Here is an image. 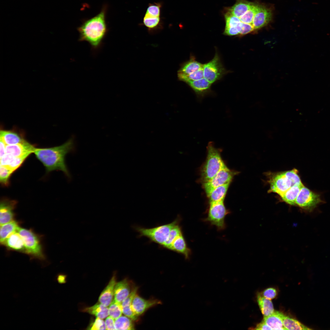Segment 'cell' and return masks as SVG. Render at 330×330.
Masks as SVG:
<instances>
[{
	"mask_svg": "<svg viewBox=\"0 0 330 330\" xmlns=\"http://www.w3.org/2000/svg\"><path fill=\"white\" fill-rule=\"evenodd\" d=\"M106 11L107 6H105L98 14L85 20L77 28L79 41L87 42L94 50L100 48L108 32Z\"/></svg>",
	"mask_w": 330,
	"mask_h": 330,
	"instance_id": "1",
	"label": "cell"
},
{
	"mask_svg": "<svg viewBox=\"0 0 330 330\" xmlns=\"http://www.w3.org/2000/svg\"><path fill=\"white\" fill-rule=\"evenodd\" d=\"M73 139L71 138L62 145L53 147L36 148L33 153L45 167L47 171L60 170L70 176L65 162L66 155L74 149Z\"/></svg>",
	"mask_w": 330,
	"mask_h": 330,
	"instance_id": "2",
	"label": "cell"
},
{
	"mask_svg": "<svg viewBox=\"0 0 330 330\" xmlns=\"http://www.w3.org/2000/svg\"><path fill=\"white\" fill-rule=\"evenodd\" d=\"M207 156L201 171L203 183L211 179L220 170L226 166L223 161L220 151L213 142H210L207 147Z\"/></svg>",
	"mask_w": 330,
	"mask_h": 330,
	"instance_id": "3",
	"label": "cell"
},
{
	"mask_svg": "<svg viewBox=\"0 0 330 330\" xmlns=\"http://www.w3.org/2000/svg\"><path fill=\"white\" fill-rule=\"evenodd\" d=\"M177 220L176 218L169 223L152 228H146L139 226H134V228L139 233V237H146L150 241L157 244L163 248L168 239L171 230Z\"/></svg>",
	"mask_w": 330,
	"mask_h": 330,
	"instance_id": "4",
	"label": "cell"
},
{
	"mask_svg": "<svg viewBox=\"0 0 330 330\" xmlns=\"http://www.w3.org/2000/svg\"><path fill=\"white\" fill-rule=\"evenodd\" d=\"M24 242L26 253L32 257L44 260L42 245L39 237L31 230L19 227L18 231Z\"/></svg>",
	"mask_w": 330,
	"mask_h": 330,
	"instance_id": "5",
	"label": "cell"
},
{
	"mask_svg": "<svg viewBox=\"0 0 330 330\" xmlns=\"http://www.w3.org/2000/svg\"><path fill=\"white\" fill-rule=\"evenodd\" d=\"M229 213L224 205V200L211 203L207 216L204 221L215 226L218 230H222L226 227L225 218Z\"/></svg>",
	"mask_w": 330,
	"mask_h": 330,
	"instance_id": "6",
	"label": "cell"
},
{
	"mask_svg": "<svg viewBox=\"0 0 330 330\" xmlns=\"http://www.w3.org/2000/svg\"><path fill=\"white\" fill-rule=\"evenodd\" d=\"M322 202L320 195L304 185L301 188L296 198L295 204L309 211L313 210Z\"/></svg>",
	"mask_w": 330,
	"mask_h": 330,
	"instance_id": "7",
	"label": "cell"
},
{
	"mask_svg": "<svg viewBox=\"0 0 330 330\" xmlns=\"http://www.w3.org/2000/svg\"><path fill=\"white\" fill-rule=\"evenodd\" d=\"M235 173L226 166L220 170L211 179L203 183V187L208 195L216 188L230 183Z\"/></svg>",
	"mask_w": 330,
	"mask_h": 330,
	"instance_id": "8",
	"label": "cell"
},
{
	"mask_svg": "<svg viewBox=\"0 0 330 330\" xmlns=\"http://www.w3.org/2000/svg\"><path fill=\"white\" fill-rule=\"evenodd\" d=\"M203 68L204 78L212 84L220 79L225 73V70L217 54L211 61L204 64Z\"/></svg>",
	"mask_w": 330,
	"mask_h": 330,
	"instance_id": "9",
	"label": "cell"
},
{
	"mask_svg": "<svg viewBox=\"0 0 330 330\" xmlns=\"http://www.w3.org/2000/svg\"><path fill=\"white\" fill-rule=\"evenodd\" d=\"M270 183L269 192L277 193L280 196L293 186L285 172L278 173L273 176L270 179Z\"/></svg>",
	"mask_w": 330,
	"mask_h": 330,
	"instance_id": "10",
	"label": "cell"
},
{
	"mask_svg": "<svg viewBox=\"0 0 330 330\" xmlns=\"http://www.w3.org/2000/svg\"><path fill=\"white\" fill-rule=\"evenodd\" d=\"M161 303V302L157 299H145L137 293L133 299L131 307L135 315L138 317L149 309Z\"/></svg>",
	"mask_w": 330,
	"mask_h": 330,
	"instance_id": "11",
	"label": "cell"
},
{
	"mask_svg": "<svg viewBox=\"0 0 330 330\" xmlns=\"http://www.w3.org/2000/svg\"><path fill=\"white\" fill-rule=\"evenodd\" d=\"M272 16V11L270 8L258 4L252 23L255 30L266 26L271 20Z\"/></svg>",
	"mask_w": 330,
	"mask_h": 330,
	"instance_id": "12",
	"label": "cell"
},
{
	"mask_svg": "<svg viewBox=\"0 0 330 330\" xmlns=\"http://www.w3.org/2000/svg\"><path fill=\"white\" fill-rule=\"evenodd\" d=\"M14 200L3 199L0 205V224L2 225L14 220V210L16 204Z\"/></svg>",
	"mask_w": 330,
	"mask_h": 330,
	"instance_id": "13",
	"label": "cell"
},
{
	"mask_svg": "<svg viewBox=\"0 0 330 330\" xmlns=\"http://www.w3.org/2000/svg\"><path fill=\"white\" fill-rule=\"evenodd\" d=\"M127 279L116 283L114 290V299L116 302L121 303L131 292L135 286Z\"/></svg>",
	"mask_w": 330,
	"mask_h": 330,
	"instance_id": "14",
	"label": "cell"
},
{
	"mask_svg": "<svg viewBox=\"0 0 330 330\" xmlns=\"http://www.w3.org/2000/svg\"><path fill=\"white\" fill-rule=\"evenodd\" d=\"M36 148L27 141L25 142L16 145H6V153L9 154L15 157L26 155H30L33 153Z\"/></svg>",
	"mask_w": 330,
	"mask_h": 330,
	"instance_id": "15",
	"label": "cell"
},
{
	"mask_svg": "<svg viewBox=\"0 0 330 330\" xmlns=\"http://www.w3.org/2000/svg\"><path fill=\"white\" fill-rule=\"evenodd\" d=\"M193 90L198 98H203L210 91L212 84L205 78L186 83Z\"/></svg>",
	"mask_w": 330,
	"mask_h": 330,
	"instance_id": "16",
	"label": "cell"
},
{
	"mask_svg": "<svg viewBox=\"0 0 330 330\" xmlns=\"http://www.w3.org/2000/svg\"><path fill=\"white\" fill-rule=\"evenodd\" d=\"M116 283V277L114 274L99 297V303L106 307L109 306L113 300L114 288Z\"/></svg>",
	"mask_w": 330,
	"mask_h": 330,
	"instance_id": "17",
	"label": "cell"
},
{
	"mask_svg": "<svg viewBox=\"0 0 330 330\" xmlns=\"http://www.w3.org/2000/svg\"><path fill=\"white\" fill-rule=\"evenodd\" d=\"M161 16L150 14L145 13L142 24L147 28L150 32H153L162 29L163 22Z\"/></svg>",
	"mask_w": 330,
	"mask_h": 330,
	"instance_id": "18",
	"label": "cell"
},
{
	"mask_svg": "<svg viewBox=\"0 0 330 330\" xmlns=\"http://www.w3.org/2000/svg\"><path fill=\"white\" fill-rule=\"evenodd\" d=\"M0 139L6 145L22 143L27 141L22 134L14 130H1Z\"/></svg>",
	"mask_w": 330,
	"mask_h": 330,
	"instance_id": "19",
	"label": "cell"
},
{
	"mask_svg": "<svg viewBox=\"0 0 330 330\" xmlns=\"http://www.w3.org/2000/svg\"><path fill=\"white\" fill-rule=\"evenodd\" d=\"M2 244L9 249L26 253L24 241L18 232L10 235Z\"/></svg>",
	"mask_w": 330,
	"mask_h": 330,
	"instance_id": "20",
	"label": "cell"
},
{
	"mask_svg": "<svg viewBox=\"0 0 330 330\" xmlns=\"http://www.w3.org/2000/svg\"><path fill=\"white\" fill-rule=\"evenodd\" d=\"M170 250L182 255L186 259H189L191 254L183 234L178 236L172 243Z\"/></svg>",
	"mask_w": 330,
	"mask_h": 330,
	"instance_id": "21",
	"label": "cell"
},
{
	"mask_svg": "<svg viewBox=\"0 0 330 330\" xmlns=\"http://www.w3.org/2000/svg\"><path fill=\"white\" fill-rule=\"evenodd\" d=\"M283 314L274 311L271 315L264 316L263 321L272 330H287L283 326L282 317Z\"/></svg>",
	"mask_w": 330,
	"mask_h": 330,
	"instance_id": "22",
	"label": "cell"
},
{
	"mask_svg": "<svg viewBox=\"0 0 330 330\" xmlns=\"http://www.w3.org/2000/svg\"><path fill=\"white\" fill-rule=\"evenodd\" d=\"M252 3L246 0H236L235 4L232 7L227 8L226 10L239 18L250 8Z\"/></svg>",
	"mask_w": 330,
	"mask_h": 330,
	"instance_id": "23",
	"label": "cell"
},
{
	"mask_svg": "<svg viewBox=\"0 0 330 330\" xmlns=\"http://www.w3.org/2000/svg\"><path fill=\"white\" fill-rule=\"evenodd\" d=\"M204 64L196 60L193 57L181 66L178 75H185L196 72L203 67Z\"/></svg>",
	"mask_w": 330,
	"mask_h": 330,
	"instance_id": "24",
	"label": "cell"
},
{
	"mask_svg": "<svg viewBox=\"0 0 330 330\" xmlns=\"http://www.w3.org/2000/svg\"><path fill=\"white\" fill-rule=\"evenodd\" d=\"M20 227L18 223L13 220L9 222L0 225V242L2 244L11 234L17 232Z\"/></svg>",
	"mask_w": 330,
	"mask_h": 330,
	"instance_id": "25",
	"label": "cell"
},
{
	"mask_svg": "<svg viewBox=\"0 0 330 330\" xmlns=\"http://www.w3.org/2000/svg\"><path fill=\"white\" fill-rule=\"evenodd\" d=\"M229 184L228 183L218 186L207 195L210 204L224 200Z\"/></svg>",
	"mask_w": 330,
	"mask_h": 330,
	"instance_id": "26",
	"label": "cell"
},
{
	"mask_svg": "<svg viewBox=\"0 0 330 330\" xmlns=\"http://www.w3.org/2000/svg\"><path fill=\"white\" fill-rule=\"evenodd\" d=\"M83 311L102 319L106 318L109 315L108 307L99 302L85 308Z\"/></svg>",
	"mask_w": 330,
	"mask_h": 330,
	"instance_id": "27",
	"label": "cell"
},
{
	"mask_svg": "<svg viewBox=\"0 0 330 330\" xmlns=\"http://www.w3.org/2000/svg\"><path fill=\"white\" fill-rule=\"evenodd\" d=\"M303 185V184L292 186L280 196L282 200L290 205H295L296 198L301 188Z\"/></svg>",
	"mask_w": 330,
	"mask_h": 330,
	"instance_id": "28",
	"label": "cell"
},
{
	"mask_svg": "<svg viewBox=\"0 0 330 330\" xmlns=\"http://www.w3.org/2000/svg\"><path fill=\"white\" fill-rule=\"evenodd\" d=\"M257 300L260 309L264 316H270L274 312L273 304L271 300L266 299L258 294L257 295Z\"/></svg>",
	"mask_w": 330,
	"mask_h": 330,
	"instance_id": "29",
	"label": "cell"
},
{
	"mask_svg": "<svg viewBox=\"0 0 330 330\" xmlns=\"http://www.w3.org/2000/svg\"><path fill=\"white\" fill-rule=\"evenodd\" d=\"M282 323L284 327L287 330H311L299 321L290 318L283 314L282 317Z\"/></svg>",
	"mask_w": 330,
	"mask_h": 330,
	"instance_id": "30",
	"label": "cell"
},
{
	"mask_svg": "<svg viewBox=\"0 0 330 330\" xmlns=\"http://www.w3.org/2000/svg\"><path fill=\"white\" fill-rule=\"evenodd\" d=\"M134 321L126 316H121L115 320L116 330H134Z\"/></svg>",
	"mask_w": 330,
	"mask_h": 330,
	"instance_id": "31",
	"label": "cell"
},
{
	"mask_svg": "<svg viewBox=\"0 0 330 330\" xmlns=\"http://www.w3.org/2000/svg\"><path fill=\"white\" fill-rule=\"evenodd\" d=\"M258 4L253 3L250 8L239 19L241 22L252 24Z\"/></svg>",
	"mask_w": 330,
	"mask_h": 330,
	"instance_id": "32",
	"label": "cell"
},
{
	"mask_svg": "<svg viewBox=\"0 0 330 330\" xmlns=\"http://www.w3.org/2000/svg\"><path fill=\"white\" fill-rule=\"evenodd\" d=\"M179 79L187 83L189 81L199 80L204 78L203 68L185 75H178Z\"/></svg>",
	"mask_w": 330,
	"mask_h": 330,
	"instance_id": "33",
	"label": "cell"
},
{
	"mask_svg": "<svg viewBox=\"0 0 330 330\" xmlns=\"http://www.w3.org/2000/svg\"><path fill=\"white\" fill-rule=\"evenodd\" d=\"M108 308L109 315L115 320L122 316V307L121 303L116 302L113 299Z\"/></svg>",
	"mask_w": 330,
	"mask_h": 330,
	"instance_id": "34",
	"label": "cell"
},
{
	"mask_svg": "<svg viewBox=\"0 0 330 330\" xmlns=\"http://www.w3.org/2000/svg\"><path fill=\"white\" fill-rule=\"evenodd\" d=\"M13 172L8 167L0 165V182L3 186H7L9 184V179Z\"/></svg>",
	"mask_w": 330,
	"mask_h": 330,
	"instance_id": "35",
	"label": "cell"
},
{
	"mask_svg": "<svg viewBox=\"0 0 330 330\" xmlns=\"http://www.w3.org/2000/svg\"><path fill=\"white\" fill-rule=\"evenodd\" d=\"M226 21L225 28H233L240 24L241 22L239 18L234 16L229 12L224 15Z\"/></svg>",
	"mask_w": 330,
	"mask_h": 330,
	"instance_id": "36",
	"label": "cell"
},
{
	"mask_svg": "<svg viewBox=\"0 0 330 330\" xmlns=\"http://www.w3.org/2000/svg\"><path fill=\"white\" fill-rule=\"evenodd\" d=\"M163 4L161 2L149 3L146 13L150 14L161 16V8Z\"/></svg>",
	"mask_w": 330,
	"mask_h": 330,
	"instance_id": "37",
	"label": "cell"
},
{
	"mask_svg": "<svg viewBox=\"0 0 330 330\" xmlns=\"http://www.w3.org/2000/svg\"><path fill=\"white\" fill-rule=\"evenodd\" d=\"M287 177L291 182L292 185H302L300 178L298 174V171L295 169L285 172Z\"/></svg>",
	"mask_w": 330,
	"mask_h": 330,
	"instance_id": "38",
	"label": "cell"
},
{
	"mask_svg": "<svg viewBox=\"0 0 330 330\" xmlns=\"http://www.w3.org/2000/svg\"><path fill=\"white\" fill-rule=\"evenodd\" d=\"M29 155H26L21 156L15 157L12 163L7 167L14 172L21 165Z\"/></svg>",
	"mask_w": 330,
	"mask_h": 330,
	"instance_id": "39",
	"label": "cell"
},
{
	"mask_svg": "<svg viewBox=\"0 0 330 330\" xmlns=\"http://www.w3.org/2000/svg\"><path fill=\"white\" fill-rule=\"evenodd\" d=\"M90 330H106L105 321L102 319L97 317L91 324L88 329Z\"/></svg>",
	"mask_w": 330,
	"mask_h": 330,
	"instance_id": "40",
	"label": "cell"
},
{
	"mask_svg": "<svg viewBox=\"0 0 330 330\" xmlns=\"http://www.w3.org/2000/svg\"><path fill=\"white\" fill-rule=\"evenodd\" d=\"M15 157L10 154L6 153L0 158V165L8 167L12 163Z\"/></svg>",
	"mask_w": 330,
	"mask_h": 330,
	"instance_id": "41",
	"label": "cell"
},
{
	"mask_svg": "<svg viewBox=\"0 0 330 330\" xmlns=\"http://www.w3.org/2000/svg\"><path fill=\"white\" fill-rule=\"evenodd\" d=\"M241 24L237 27L229 28H225L224 34L229 35L233 36L239 34L241 29Z\"/></svg>",
	"mask_w": 330,
	"mask_h": 330,
	"instance_id": "42",
	"label": "cell"
},
{
	"mask_svg": "<svg viewBox=\"0 0 330 330\" xmlns=\"http://www.w3.org/2000/svg\"><path fill=\"white\" fill-rule=\"evenodd\" d=\"M254 30L252 24L241 22V29L239 34L241 35H244L253 31Z\"/></svg>",
	"mask_w": 330,
	"mask_h": 330,
	"instance_id": "43",
	"label": "cell"
},
{
	"mask_svg": "<svg viewBox=\"0 0 330 330\" xmlns=\"http://www.w3.org/2000/svg\"><path fill=\"white\" fill-rule=\"evenodd\" d=\"M277 294V291L275 289L269 288L264 291L263 292V296L266 299L271 300L275 297Z\"/></svg>",
	"mask_w": 330,
	"mask_h": 330,
	"instance_id": "44",
	"label": "cell"
},
{
	"mask_svg": "<svg viewBox=\"0 0 330 330\" xmlns=\"http://www.w3.org/2000/svg\"><path fill=\"white\" fill-rule=\"evenodd\" d=\"M115 322V320L111 316L107 317L105 321L106 330H116Z\"/></svg>",
	"mask_w": 330,
	"mask_h": 330,
	"instance_id": "45",
	"label": "cell"
},
{
	"mask_svg": "<svg viewBox=\"0 0 330 330\" xmlns=\"http://www.w3.org/2000/svg\"><path fill=\"white\" fill-rule=\"evenodd\" d=\"M254 329L256 330H272V329L266 324L263 321L261 322L258 324Z\"/></svg>",
	"mask_w": 330,
	"mask_h": 330,
	"instance_id": "46",
	"label": "cell"
},
{
	"mask_svg": "<svg viewBox=\"0 0 330 330\" xmlns=\"http://www.w3.org/2000/svg\"><path fill=\"white\" fill-rule=\"evenodd\" d=\"M6 145L2 140L0 139V158L6 153Z\"/></svg>",
	"mask_w": 330,
	"mask_h": 330,
	"instance_id": "47",
	"label": "cell"
},
{
	"mask_svg": "<svg viewBox=\"0 0 330 330\" xmlns=\"http://www.w3.org/2000/svg\"><path fill=\"white\" fill-rule=\"evenodd\" d=\"M66 276L63 274H59L57 277V280L59 284H63L66 282Z\"/></svg>",
	"mask_w": 330,
	"mask_h": 330,
	"instance_id": "48",
	"label": "cell"
}]
</instances>
